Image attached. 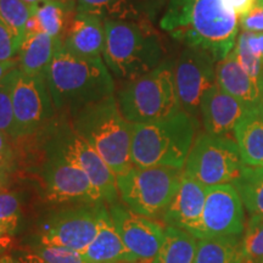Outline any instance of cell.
<instances>
[{"mask_svg":"<svg viewBox=\"0 0 263 263\" xmlns=\"http://www.w3.org/2000/svg\"><path fill=\"white\" fill-rule=\"evenodd\" d=\"M205 200L206 186L184 174L178 192L163 213V222L200 239Z\"/></svg>","mask_w":263,"mask_h":263,"instance_id":"2e32d148","label":"cell"},{"mask_svg":"<svg viewBox=\"0 0 263 263\" xmlns=\"http://www.w3.org/2000/svg\"><path fill=\"white\" fill-rule=\"evenodd\" d=\"M239 27L246 32H263V0H255L248 14L239 17Z\"/></svg>","mask_w":263,"mask_h":263,"instance_id":"d6a6232c","label":"cell"},{"mask_svg":"<svg viewBox=\"0 0 263 263\" xmlns=\"http://www.w3.org/2000/svg\"><path fill=\"white\" fill-rule=\"evenodd\" d=\"M233 185L250 215L263 217V167L245 166Z\"/></svg>","mask_w":263,"mask_h":263,"instance_id":"4316f807","label":"cell"},{"mask_svg":"<svg viewBox=\"0 0 263 263\" xmlns=\"http://www.w3.org/2000/svg\"><path fill=\"white\" fill-rule=\"evenodd\" d=\"M105 65L118 81L128 82L162 62L163 48L151 24L104 20Z\"/></svg>","mask_w":263,"mask_h":263,"instance_id":"5b68a950","label":"cell"},{"mask_svg":"<svg viewBox=\"0 0 263 263\" xmlns=\"http://www.w3.org/2000/svg\"><path fill=\"white\" fill-rule=\"evenodd\" d=\"M76 14V0H47L37 4L33 16L37 20L41 31L54 38H61Z\"/></svg>","mask_w":263,"mask_h":263,"instance_id":"d4e9b609","label":"cell"},{"mask_svg":"<svg viewBox=\"0 0 263 263\" xmlns=\"http://www.w3.org/2000/svg\"><path fill=\"white\" fill-rule=\"evenodd\" d=\"M160 27L185 47L209 52L216 62L234 49L240 28L228 0H168Z\"/></svg>","mask_w":263,"mask_h":263,"instance_id":"6da1fadb","label":"cell"},{"mask_svg":"<svg viewBox=\"0 0 263 263\" xmlns=\"http://www.w3.org/2000/svg\"><path fill=\"white\" fill-rule=\"evenodd\" d=\"M61 43L74 54L84 58H103L105 24L100 16L78 12L71 20L61 37Z\"/></svg>","mask_w":263,"mask_h":263,"instance_id":"d6986e66","label":"cell"},{"mask_svg":"<svg viewBox=\"0 0 263 263\" xmlns=\"http://www.w3.org/2000/svg\"><path fill=\"white\" fill-rule=\"evenodd\" d=\"M107 207L128 251L139 263H153L163 241V227L153 218L133 212L121 201Z\"/></svg>","mask_w":263,"mask_h":263,"instance_id":"9a60e30c","label":"cell"},{"mask_svg":"<svg viewBox=\"0 0 263 263\" xmlns=\"http://www.w3.org/2000/svg\"><path fill=\"white\" fill-rule=\"evenodd\" d=\"M44 153L57 154L89 177L107 205L120 202L116 176L100 155L72 127L67 115L58 114L41 133Z\"/></svg>","mask_w":263,"mask_h":263,"instance_id":"52a82bcc","label":"cell"},{"mask_svg":"<svg viewBox=\"0 0 263 263\" xmlns=\"http://www.w3.org/2000/svg\"><path fill=\"white\" fill-rule=\"evenodd\" d=\"M68 118L73 129L97 151L115 176H121L133 167L132 124L121 112L116 95L87 105Z\"/></svg>","mask_w":263,"mask_h":263,"instance_id":"3957f363","label":"cell"},{"mask_svg":"<svg viewBox=\"0 0 263 263\" xmlns=\"http://www.w3.org/2000/svg\"><path fill=\"white\" fill-rule=\"evenodd\" d=\"M8 74L0 81V132L4 133L14 143H17L20 140V132L15 120L14 107H12Z\"/></svg>","mask_w":263,"mask_h":263,"instance_id":"f546056e","label":"cell"},{"mask_svg":"<svg viewBox=\"0 0 263 263\" xmlns=\"http://www.w3.org/2000/svg\"><path fill=\"white\" fill-rule=\"evenodd\" d=\"M17 52L18 44L14 34L0 21V60H14Z\"/></svg>","mask_w":263,"mask_h":263,"instance_id":"836d02e7","label":"cell"},{"mask_svg":"<svg viewBox=\"0 0 263 263\" xmlns=\"http://www.w3.org/2000/svg\"><path fill=\"white\" fill-rule=\"evenodd\" d=\"M216 64L209 52L186 47L173 65L180 107L196 120L203 95L216 84Z\"/></svg>","mask_w":263,"mask_h":263,"instance_id":"4fadbf2b","label":"cell"},{"mask_svg":"<svg viewBox=\"0 0 263 263\" xmlns=\"http://www.w3.org/2000/svg\"><path fill=\"white\" fill-rule=\"evenodd\" d=\"M24 2L28 3V4H39V3L47 2V0H24Z\"/></svg>","mask_w":263,"mask_h":263,"instance_id":"b9f144b4","label":"cell"},{"mask_svg":"<svg viewBox=\"0 0 263 263\" xmlns=\"http://www.w3.org/2000/svg\"><path fill=\"white\" fill-rule=\"evenodd\" d=\"M183 176V168L133 166L116 177L121 202L149 218L163 216L178 192Z\"/></svg>","mask_w":263,"mask_h":263,"instance_id":"ba28073f","label":"cell"},{"mask_svg":"<svg viewBox=\"0 0 263 263\" xmlns=\"http://www.w3.org/2000/svg\"><path fill=\"white\" fill-rule=\"evenodd\" d=\"M244 217V203L233 184L206 186L200 239L239 238Z\"/></svg>","mask_w":263,"mask_h":263,"instance_id":"5bb4252c","label":"cell"},{"mask_svg":"<svg viewBox=\"0 0 263 263\" xmlns=\"http://www.w3.org/2000/svg\"><path fill=\"white\" fill-rule=\"evenodd\" d=\"M17 67V59L14 60H0V81L5 77L9 72Z\"/></svg>","mask_w":263,"mask_h":263,"instance_id":"f35d334b","label":"cell"},{"mask_svg":"<svg viewBox=\"0 0 263 263\" xmlns=\"http://www.w3.org/2000/svg\"><path fill=\"white\" fill-rule=\"evenodd\" d=\"M241 263H263V217L251 216L241 239Z\"/></svg>","mask_w":263,"mask_h":263,"instance_id":"f1b7e54d","label":"cell"},{"mask_svg":"<svg viewBox=\"0 0 263 263\" xmlns=\"http://www.w3.org/2000/svg\"><path fill=\"white\" fill-rule=\"evenodd\" d=\"M248 108L241 101L215 84L203 95L200 106L205 132L212 136L229 137L234 133L236 123Z\"/></svg>","mask_w":263,"mask_h":263,"instance_id":"e0dca14e","label":"cell"},{"mask_svg":"<svg viewBox=\"0 0 263 263\" xmlns=\"http://www.w3.org/2000/svg\"><path fill=\"white\" fill-rule=\"evenodd\" d=\"M8 76L20 140L41 134L58 116L47 76L27 74L18 67Z\"/></svg>","mask_w":263,"mask_h":263,"instance_id":"30bf717a","label":"cell"},{"mask_svg":"<svg viewBox=\"0 0 263 263\" xmlns=\"http://www.w3.org/2000/svg\"><path fill=\"white\" fill-rule=\"evenodd\" d=\"M197 240L185 230L166 226L163 241L153 263H194Z\"/></svg>","mask_w":263,"mask_h":263,"instance_id":"cb8c5ba5","label":"cell"},{"mask_svg":"<svg viewBox=\"0 0 263 263\" xmlns=\"http://www.w3.org/2000/svg\"><path fill=\"white\" fill-rule=\"evenodd\" d=\"M41 178L44 196L55 203L105 202L89 177L77 166L57 154L44 153Z\"/></svg>","mask_w":263,"mask_h":263,"instance_id":"7c38bea8","label":"cell"},{"mask_svg":"<svg viewBox=\"0 0 263 263\" xmlns=\"http://www.w3.org/2000/svg\"><path fill=\"white\" fill-rule=\"evenodd\" d=\"M61 38H54L43 31L26 34L17 52V67L27 74L47 76Z\"/></svg>","mask_w":263,"mask_h":263,"instance_id":"7402d4cb","label":"cell"},{"mask_svg":"<svg viewBox=\"0 0 263 263\" xmlns=\"http://www.w3.org/2000/svg\"><path fill=\"white\" fill-rule=\"evenodd\" d=\"M116 99L123 117L130 123L164 120L182 110L174 83L173 65L170 61H162L141 77L124 82Z\"/></svg>","mask_w":263,"mask_h":263,"instance_id":"8992f818","label":"cell"},{"mask_svg":"<svg viewBox=\"0 0 263 263\" xmlns=\"http://www.w3.org/2000/svg\"><path fill=\"white\" fill-rule=\"evenodd\" d=\"M47 81L57 112L68 116L115 94L114 77L103 58L81 57L62 43L49 66Z\"/></svg>","mask_w":263,"mask_h":263,"instance_id":"7a4b0ae2","label":"cell"},{"mask_svg":"<svg viewBox=\"0 0 263 263\" xmlns=\"http://www.w3.org/2000/svg\"><path fill=\"white\" fill-rule=\"evenodd\" d=\"M261 105L263 107V82H262V100H261Z\"/></svg>","mask_w":263,"mask_h":263,"instance_id":"7bdbcfd3","label":"cell"},{"mask_svg":"<svg viewBox=\"0 0 263 263\" xmlns=\"http://www.w3.org/2000/svg\"><path fill=\"white\" fill-rule=\"evenodd\" d=\"M14 146V141L0 132V164L9 172L14 170L16 163V151Z\"/></svg>","mask_w":263,"mask_h":263,"instance_id":"e575fe53","label":"cell"},{"mask_svg":"<svg viewBox=\"0 0 263 263\" xmlns=\"http://www.w3.org/2000/svg\"><path fill=\"white\" fill-rule=\"evenodd\" d=\"M244 167L235 140L205 132L194 140L183 171L202 185L215 186L233 184Z\"/></svg>","mask_w":263,"mask_h":263,"instance_id":"9c48e42d","label":"cell"},{"mask_svg":"<svg viewBox=\"0 0 263 263\" xmlns=\"http://www.w3.org/2000/svg\"><path fill=\"white\" fill-rule=\"evenodd\" d=\"M21 222V201L16 193L0 190V226L11 236L17 233Z\"/></svg>","mask_w":263,"mask_h":263,"instance_id":"4dcf8cb0","label":"cell"},{"mask_svg":"<svg viewBox=\"0 0 263 263\" xmlns=\"http://www.w3.org/2000/svg\"><path fill=\"white\" fill-rule=\"evenodd\" d=\"M12 238H14V236L10 235L5 229L0 226V254H2V252H5L6 250L11 248Z\"/></svg>","mask_w":263,"mask_h":263,"instance_id":"74e56055","label":"cell"},{"mask_svg":"<svg viewBox=\"0 0 263 263\" xmlns=\"http://www.w3.org/2000/svg\"><path fill=\"white\" fill-rule=\"evenodd\" d=\"M167 3L168 0H76L78 12L136 24H153Z\"/></svg>","mask_w":263,"mask_h":263,"instance_id":"ac0fdd59","label":"cell"},{"mask_svg":"<svg viewBox=\"0 0 263 263\" xmlns=\"http://www.w3.org/2000/svg\"><path fill=\"white\" fill-rule=\"evenodd\" d=\"M14 256L18 259L20 263H47L44 259L39 257L37 254H34V252L29 249L17 250L14 254Z\"/></svg>","mask_w":263,"mask_h":263,"instance_id":"d590c367","label":"cell"},{"mask_svg":"<svg viewBox=\"0 0 263 263\" xmlns=\"http://www.w3.org/2000/svg\"><path fill=\"white\" fill-rule=\"evenodd\" d=\"M37 4H28L24 0H0V21L11 31L18 49L26 37L28 21L34 15Z\"/></svg>","mask_w":263,"mask_h":263,"instance_id":"83f0119b","label":"cell"},{"mask_svg":"<svg viewBox=\"0 0 263 263\" xmlns=\"http://www.w3.org/2000/svg\"><path fill=\"white\" fill-rule=\"evenodd\" d=\"M47 263H95L77 250L35 244L29 248Z\"/></svg>","mask_w":263,"mask_h":263,"instance_id":"1f68e13d","label":"cell"},{"mask_svg":"<svg viewBox=\"0 0 263 263\" xmlns=\"http://www.w3.org/2000/svg\"><path fill=\"white\" fill-rule=\"evenodd\" d=\"M216 84L246 107L261 106L262 83L246 73L233 50L216 64Z\"/></svg>","mask_w":263,"mask_h":263,"instance_id":"44dd1931","label":"cell"},{"mask_svg":"<svg viewBox=\"0 0 263 263\" xmlns=\"http://www.w3.org/2000/svg\"><path fill=\"white\" fill-rule=\"evenodd\" d=\"M83 254L95 263H139L123 244L106 202L99 210L97 235Z\"/></svg>","mask_w":263,"mask_h":263,"instance_id":"ffe728a7","label":"cell"},{"mask_svg":"<svg viewBox=\"0 0 263 263\" xmlns=\"http://www.w3.org/2000/svg\"><path fill=\"white\" fill-rule=\"evenodd\" d=\"M228 2L234 8L239 17H241V16L246 15L251 10L255 0H228Z\"/></svg>","mask_w":263,"mask_h":263,"instance_id":"8d00e7d4","label":"cell"},{"mask_svg":"<svg viewBox=\"0 0 263 263\" xmlns=\"http://www.w3.org/2000/svg\"><path fill=\"white\" fill-rule=\"evenodd\" d=\"M194 263H241V240L239 238L199 239Z\"/></svg>","mask_w":263,"mask_h":263,"instance_id":"484cf974","label":"cell"},{"mask_svg":"<svg viewBox=\"0 0 263 263\" xmlns=\"http://www.w3.org/2000/svg\"><path fill=\"white\" fill-rule=\"evenodd\" d=\"M8 173L9 171L0 164V190L5 189L6 183H8Z\"/></svg>","mask_w":263,"mask_h":263,"instance_id":"ab89813d","label":"cell"},{"mask_svg":"<svg viewBox=\"0 0 263 263\" xmlns=\"http://www.w3.org/2000/svg\"><path fill=\"white\" fill-rule=\"evenodd\" d=\"M0 263H20L14 255L3 254L0 255Z\"/></svg>","mask_w":263,"mask_h":263,"instance_id":"60d3db41","label":"cell"},{"mask_svg":"<svg viewBox=\"0 0 263 263\" xmlns=\"http://www.w3.org/2000/svg\"><path fill=\"white\" fill-rule=\"evenodd\" d=\"M130 156L136 167L184 168L199 124L185 111L146 123H130Z\"/></svg>","mask_w":263,"mask_h":263,"instance_id":"277c9868","label":"cell"},{"mask_svg":"<svg viewBox=\"0 0 263 263\" xmlns=\"http://www.w3.org/2000/svg\"><path fill=\"white\" fill-rule=\"evenodd\" d=\"M242 162L249 167H263V107L248 108L234 129Z\"/></svg>","mask_w":263,"mask_h":263,"instance_id":"603a6c76","label":"cell"},{"mask_svg":"<svg viewBox=\"0 0 263 263\" xmlns=\"http://www.w3.org/2000/svg\"><path fill=\"white\" fill-rule=\"evenodd\" d=\"M101 203H80L50 212L39 224L38 244L84 252L97 235Z\"/></svg>","mask_w":263,"mask_h":263,"instance_id":"8fae6325","label":"cell"}]
</instances>
